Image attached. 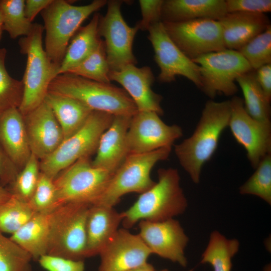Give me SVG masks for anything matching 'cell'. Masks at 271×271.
Instances as JSON below:
<instances>
[{"label":"cell","instance_id":"6da1fadb","mask_svg":"<svg viewBox=\"0 0 271 271\" xmlns=\"http://www.w3.org/2000/svg\"><path fill=\"white\" fill-rule=\"evenodd\" d=\"M230 101L206 102L193 134L175 146V153L182 168L195 184L200 182L203 165L214 154L220 137L228 126Z\"/></svg>","mask_w":271,"mask_h":271},{"label":"cell","instance_id":"7a4b0ae2","mask_svg":"<svg viewBox=\"0 0 271 271\" xmlns=\"http://www.w3.org/2000/svg\"><path fill=\"white\" fill-rule=\"evenodd\" d=\"M158 177V181L152 187L140 194L128 209L121 212L123 228L128 229L141 220L163 221L185 212L188 203L177 169H159Z\"/></svg>","mask_w":271,"mask_h":271},{"label":"cell","instance_id":"3957f363","mask_svg":"<svg viewBox=\"0 0 271 271\" xmlns=\"http://www.w3.org/2000/svg\"><path fill=\"white\" fill-rule=\"evenodd\" d=\"M48 91L76 99L92 110L132 116L138 111L127 93L111 83L99 82L69 73L55 77Z\"/></svg>","mask_w":271,"mask_h":271},{"label":"cell","instance_id":"277c9868","mask_svg":"<svg viewBox=\"0 0 271 271\" xmlns=\"http://www.w3.org/2000/svg\"><path fill=\"white\" fill-rule=\"evenodd\" d=\"M44 31L41 24L33 23L30 33L18 42L21 53L27 57L22 80L23 96L19 108L23 115L44 101L50 83L58 74L60 65L50 60L43 46Z\"/></svg>","mask_w":271,"mask_h":271},{"label":"cell","instance_id":"5b68a950","mask_svg":"<svg viewBox=\"0 0 271 271\" xmlns=\"http://www.w3.org/2000/svg\"><path fill=\"white\" fill-rule=\"evenodd\" d=\"M106 0H95L84 6H74L64 0H53L41 12L45 31L44 49L50 60L60 66L70 40L82 23L105 6Z\"/></svg>","mask_w":271,"mask_h":271},{"label":"cell","instance_id":"8992f818","mask_svg":"<svg viewBox=\"0 0 271 271\" xmlns=\"http://www.w3.org/2000/svg\"><path fill=\"white\" fill-rule=\"evenodd\" d=\"M91 205L68 203L50 213L48 254L75 260L86 258V221Z\"/></svg>","mask_w":271,"mask_h":271},{"label":"cell","instance_id":"52a82bcc","mask_svg":"<svg viewBox=\"0 0 271 271\" xmlns=\"http://www.w3.org/2000/svg\"><path fill=\"white\" fill-rule=\"evenodd\" d=\"M113 117L105 112L93 110L78 131L64 140L53 153L40 161L41 172L54 179L79 159L90 157L96 153L100 138Z\"/></svg>","mask_w":271,"mask_h":271},{"label":"cell","instance_id":"ba28073f","mask_svg":"<svg viewBox=\"0 0 271 271\" xmlns=\"http://www.w3.org/2000/svg\"><path fill=\"white\" fill-rule=\"evenodd\" d=\"M91 162L90 157L81 158L54 179L56 190L55 209L68 203H96L114 173L93 166Z\"/></svg>","mask_w":271,"mask_h":271},{"label":"cell","instance_id":"9c48e42d","mask_svg":"<svg viewBox=\"0 0 271 271\" xmlns=\"http://www.w3.org/2000/svg\"><path fill=\"white\" fill-rule=\"evenodd\" d=\"M172 147L161 148L142 154L129 155L113 174L106 190L94 205L115 206L124 195L142 194L156 183L150 173L158 162L168 158Z\"/></svg>","mask_w":271,"mask_h":271},{"label":"cell","instance_id":"30bf717a","mask_svg":"<svg viewBox=\"0 0 271 271\" xmlns=\"http://www.w3.org/2000/svg\"><path fill=\"white\" fill-rule=\"evenodd\" d=\"M200 68V89L211 99L218 94L233 96L238 91L236 79L252 69L236 50L225 49L192 60Z\"/></svg>","mask_w":271,"mask_h":271},{"label":"cell","instance_id":"8fae6325","mask_svg":"<svg viewBox=\"0 0 271 271\" xmlns=\"http://www.w3.org/2000/svg\"><path fill=\"white\" fill-rule=\"evenodd\" d=\"M122 3V1H108L106 13L100 16L99 21L98 33L100 37L104 38L110 71H118L137 63L132 44L139 29L136 26L130 27L124 21L120 9Z\"/></svg>","mask_w":271,"mask_h":271},{"label":"cell","instance_id":"7c38bea8","mask_svg":"<svg viewBox=\"0 0 271 271\" xmlns=\"http://www.w3.org/2000/svg\"><path fill=\"white\" fill-rule=\"evenodd\" d=\"M162 22L171 39L192 60L226 49L218 21L199 19L180 22Z\"/></svg>","mask_w":271,"mask_h":271},{"label":"cell","instance_id":"4fadbf2b","mask_svg":"<svg viewBox=\"0 0 271 271\" xmlns=\"http://www.w3.org/2000/svg\"><path fill=\"white\" fill-rule=\"evenodd\" d=\"M148 32V39L155 53V60L160 70L158 81L170 83L175 80L176 76H182L200 89L199 66L187 57L173 42L166 32L163 23L154 24Z\"/></svg>","mask_w":271,"mask_h":271},{"label":"cell","instance_id":"5bb4252c","mask_svg":"<svg viewBox=\"0 0 271 271\" xmlns=\"http://www.w3.org/2000/svg\"><path fill=\"white\" fill-rule=\"evenodd\" d=\"M182 136L180 126L166 124L156 112L138 111L131 117L126 134L128 155L172 147Z\"/></svg>","mask_w":271,"mask_h":271},{"label":"cell","instance_id":"9a60e30c","mask_svg":"<svg viewBox=\"0 0 271 271\" xmlns=\"http://www.w3.org/2000/svg\"><path fill=\"white\" fill-rule=\"evenodd\" d=\"M230 101L228 126L236 141L242 146L252 167L271 154V124L260 122L246 112L242 98L233 96Z\"/></svg>","mask_w":271,"mask_h":271},{"label":"cell","instance_id":"2e32d148","mask_svg":"<svg viewBox=\"0 0 271 271\" xmlns=\"http://www.w3.org/2000/svg\"><path fill=\"white\" fill-rule=\"evenodd\" d=\"M139 235L152 252L185 267V249L189 241L180 222L174 219L160 222L141 220Z\"/></svg>","mask_w":271,"mask_h":271},{"label":"cell","instance_id":"e0dca14e","mask_svg":"<svg viewBox=\"0 0 271 271\" xmlns=\"http://www.w3.org/2000/svg\"><path fill=\"white\" fill-rule=\"evenodd\" d=\"M151 254L138 234L119 228L99 254L98 271H126L147 262Z\"/></svg>","mask_w":271,"mask_h":271},{"label":"cell","instance_id":"ac0fdd59","mask_svg":"<svg viewBox=\"0 0 271 271\" xmlns=\"http://www.w3.org/2000/svg\"><path fill=\"white\" fill-rule=\"evenodd\" d=\"M23 116L31 152L40 161L43 160L64 141L61 127L45 101Z\"/></svg>","mask_w":271,"mask_h":271},{"label":"cell","instance_id":"d6986e66","mask_svg":"<svg viewBox=\"0 0 271 271\" xmlns=\"http://www.w3.org/2000/svg\"><path fill=\"white\" fill-rule=\"evenodd\" d=\"M109 78L120 84L134 102L138 111H153L159 115L164 113L161 105L162 96L152 89L155 77L147 66L139 68L127 65L118 71H110Z\"/></svg>","mask_w":271,"mask_h":271},{"label":"cell","instance_id":"ffe728a7","mask_svg":"<svg viewBox=\"0 0 271 271\" xmlns=\"http://www.w3.org/2000/svg\"><path fill=\"white\" fill-rule=\"evenodd\" d=\"M131 117L114 115L100 138L93 166L114 173L122 164L128 156L126 134Z\"/></svg>","mask_w":271,"mask_h":271},{"label":"cell","instance_id":"44dd1931","mask_svg":"<svg viewBox=\"0 0 271 271\" xmlns=\"http://www.w3.org/2000/svg\"><path fill=\"white\" fill-rule=\"evenodd\" d=\"M122 219L121 213L113 207L90 206L86 221V258L99 255L119 229Z\"/></svg>","mask_w":271,"mask_h":271},{"label":"cell","instance_id":"7402d4cb","mask_svg":"<svg viewBox=\"0 0 271 271\" xmlns=\"http://www.w3.org/2000/svg\"><path fill=\"white\" fill-rule=\"evenodd\" d=\"M0 146L21 171L32 152L24 116L18 108H10L0 113Z\"/></svg>","mask_w":271,"mask_h":271},{"label":"cell","instance_id":"603a6c76","mask_svg":"<svg viewBox=\"0 0 271 271\" xmlns=\"http://www.w3.org/2000/svg\"><path fill=\"white\" fill-rule=\"evenodd\" d=\"M218 21L225 48L236 51L270 26L269 18L260 13H227Z\"/></svg>","mask_w":271,"mask_h":271},{"label":"cell","instance_id":"cb8c5ba5","mask_svg":"<svg viewBox=\"0 0 271 271\" xmlns=\"http://www.w3.org/2000/svg\"><path fill=\"white\" fill-rule=\"evenodd\" d=\"M227 13L225 0H164L161 22H180L199 19L218 21Z\"/></svg>","mask_w":271,"mask_h":271},{"label":"cell","instance_id":"d4e9b609","mask_svg":"<svg viewBox=\"0 0 271 271\" xmlns=\"http://www.w3.org/2000/svg\"><path fill=\"white\" fill-rule=\"evenodd\" d=\"M44 101L51 108L63 131L64 140L78 131L93 111L80 101L48 91Z\"/></svg>","mask_w":271,"mask_h":271},{"label":"cell","instance_id":"484cf974","mask_svg":"<svg viewBox=\"0 0 271 271\" xmlns=\"http://www.w3.org/2000/svg\"><path fill=\"white\" fill-rule=\"evenodd\" d=\"M100 16L98 13H94L89 23L80 27L73 37L60 64L58 75L66 73L80 63L99 46L102 40L98 33Z\"/></svg>","mask_w":271,"mask_h":271},{"label":"cell","instance_id":"4316f807","mask_svg":"<svg viewBox=\"0 0 271 271\" xmlns=\"http://www.w3.org/2000/svg\"><path fill=\"white\" fill-rule=\"evenodd\" d=\"M50 231V213H37L10 238L37 260L47 254Z\"/></svg>","mask_w":271,"mask_h":271},{"label":"cell","instance_id":"83f0119b","mask_svg":"<svg viewBox=\"0 0 271 271\" xmlns=\"http://www.w3.org/2000/svg\"><path fill=\"white\" fill-rule=\"evenodd\" d=\"M243 93L244 108L254 119L267 124L270 122V106L257 82L255 71L251 70L236 80Z\"/></svg>","mask_w":271,"mask_h":271},{"label":"cell","instance_id":"f1b7e54d","mask_svg":"<svg viewBox=\"0 0 271 271\" xmlns=\"http://www.w3.org/2000/svg\"><path fill=\"white\" fill-rule=\"evenodd\" d=\"M239 247L238 240L227 239L218 231H214L210 234L200 263L210 264L214 271H231V259L237 253Z\"/></svg>","mask_w":271,"mask_h":271},{"label":"cell","instance_id":"f546056e","mask_svg":"<svg viewBox=\"0 0 271 271\" xmlns=\"http://www.w3.org/2000/svg\"><path fill=\"white\" fill-rule=\"evenodd\" d=\"M36 213L28 202L12 195L0 205V231L12 235Z\"/></svg>","mask_w":271,"mask_h":271},{"label":"cell","instance_id":"4dcf8cb0","mask_svg":"<svg viewBox=\"0 0 271 271\" xmlns=\"http://www.w3.org/2000/svg\"><path fill=\"white\" fill-rule=\"evenodd\" d=\"M109 71L105 44L102 40L97 48L90 55L65 73L99 82L111 83L108 76Z\"/></svg>","mask_w":271,"mask_h":271},{"label":"cell","instance_id":"1f68e13d","mask_svg":"<svg viewBox=\"0 0 271 271\" xmlns=\"http://www.w3.org/2000/svg\"><path fill=\"white\" fill-rule=\"evenodd\" d=\"M24 6L25 0H0L4 30L12 39L26 36L32 30L33 23L27 19Z\"/></svg>","mask_w":271,"mask_h":271},{"label":"cell","instance_id":"d6a6232c","mask_svg":"<svg viewBox=\"0 0 271 271\" xmlns=\"http://www.w3.org/2000/svg\"><path fill=\"white\" fill-rule=\"evenodd\" d=\"M7 50L0 48V113L10 108H19L23 99L22 80L12 77L5 65Z\"/></svg>","mask_w":271,"mask_h":271},{"label":"cell","instance_id":"836d02e7","mask_svg":"<svg viewBox=\"0 0 271 271\" xmlns=\"http://www.w3.org/2000/svg\"><path fill=\"white\" fill-rule=\"evenodd\" d=\"M40 172V160L32 153L26 164L7 189L12 195L29 203L36 187Z\"/></svg>","mask_w":271,"mask_h":271},{"label":"cell","instance_id":"e575fe53","mask_svg":"<svg viewBox=\"0 0 271 271\" xmlns=\"http://www.w3.org/2000/svg\"><path fill=\"white\" fill-rule=\"evenodd\" d=\"M254 173L239 190L241 194H249L259 197L271 204V154L259 162Z\"/></svg>","mask_w":271,"mask_h":271},{"label":"cell","instance_id":"d590c367","mask_svg":"<svg viewBox=\"0 0 271 271\" xmlns=\"http://www.w3.org/2000/svg\"><path fill=\"white\" fill-rule=\"evenodd\" d=\"M31 256L0 231V271H32Z\"/></svg>","mask_w":271,"mask_h":271},{"label":"cell","instance_id":"8d00e7d4","mask_svg":"<svg viewBox=\"0 0 271 271\" xmlns=\"http://www.w3.org/2000/svg\"><path fill=\"white\" fill-rule=\"evenodd\" d=\"M252 69L271 63V25L238 51Z\"/></svg>","mask_w":271,"mask_h":271},{"label":"cell","instance_id":"74e56055","mask_svg":"<svg viewBox=\"0 0 271 271\" xmlns=\"http://www.w3.org/2000/svg\"><path fill=\"white\" fill-rule=\"evenodd\" d=\"M56 201L54 179L41 172L29 204L36 213H50L55 208Z\"/></svg>","mask_w":271,"mask_h":271},{"label":"cell","instance_id":"f35d334b","mask_svg":"<svg viewBox=\"0 0 271 271\" xmlns=\"http://www.w3.org/2000/svg\"><path fill=\"white\" fill-rule=\"evenodd\" d=\"M164 0H140L142 19L136 25L139 30L146 31L154 24L161 22Z\"/></svg>","mask_w":271,"mask_h":271},{"label":"cell","instance_id":"ab89813d","mask_svg":"<svg viewBox=\"0 0 271 271\" xmlns=\"http://www.w3.org/2000/svg\"><path fill=\"white\" fill-rule=\"evenodd\" d=\"M38 261L47 271H84L85 269L83 260H75L48 254L41 256Z\"/></svg>","mask_w":271,"mask_h":271},{"label":"cell","instance_id":"60d3db41","mask_svg":"<svg viewBox=\"0 0 271 271\" xmlns=\"http://www.w3.org/2000/svg\"><path fill=\"white\" fill-rule=\"evenodd\" d=\"M227 13L265 14L271 11L270 0H225Z\"/></svg>","mask_w":271,"mask_h":271},{"label":"cell","instance_id":"b9f144b4","mask_svg":"<svg viewBox=\"0 0 271 271\" xmlns=\"http://www.w3.org/2000/svg\"><path fill=\"white\" fill-rule=\"evenodd\" d=\"M20 171L0 146V185L9 186Z\"/></svg>","mask_w":271,"mask_h":271},{"label":"cell","instance_id":"7bdbcfd3","mask_svg":"<svg viewBox=\"0 0 271 271\" xmlns=\"http://www.w3.org/2000/svg\"><path fill=\"white\" fill-rule=\"evenodd\" d=\"M255 71L256 78L267 100H271V63L264 65Z\"/></svg>","mask_w":271,"mask_h":271},{"label":"cell","instance_id":"ee69618b","mask_svg":"<svg viewBox=\"0 0 271 271\" xmlns=\"http://www.w3.org/2000/svg\"><path fill=\"white\" fill-rule=\"evenodd\" d=\"M53 0H26L24 11L27 19L32 23L38 13L46 9Z\"/></svg>","mask_w":271,"mask_h":271},{"label":"cell","instance_id":"f6af8a7d","mask_svg":"<svg viewBox=\"0 0 271 271\" xmlns=\"http://www.w3.org/2000/svg\"><path fill=\"white\" fill-rule=\"evenodd\" d=\"M11 196L12 194L9 190L0 185V205L7 201Z\"/></svg>","mask_w":271,"mask_h":271},{"label":"cell","instance_id":"bcb514c9","mask_svg":"<svg viewBox=\"0 0 271 271\" xmlns=\"http://www.w3.org/2000/svg\"><path fill=\"white\" fill-rule=\"evenodd\" d=\"M126 271H156L153 265L149 263L146 262L141 265L132 268Z\"/></svg>","mask_w":271,"mask_h":271},{"label":"cell","instance_id":"7dc6e473","mask_svg":"<svg viewBox=\"0 0 271 271\" xmlns=\"http://www.w3.org/2000/svg\"><path fill=\"white\" fill-rule=\"evenodd\" d=\"M4 23L2 13L0 11V41L2 38L3 33L4 32Z\"/></svg>","mask_w":271,"mask_h":271},{"label":"cell","instance_id":"c3c4849f","mask_svg":"<svg viewBox=\"0 0 271 271\" xmlns=\"http://www.w3.org/2000/svg\"><path fill=\"white\" fill-rule=\"evenodd\" d=\"M159 271H169V270L168 269H162V270H159Z\"/></svg>","mask_w":271,"mask_h":271}]
</instances>
